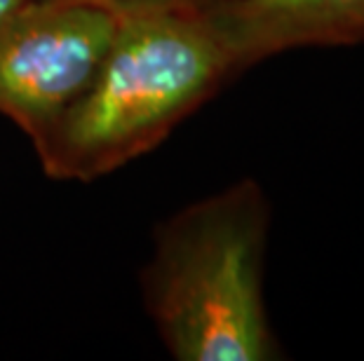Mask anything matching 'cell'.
<instances>
[{"label": "cell", "mask_w": 364, "mask_h": 361, "mask_svg": "<svg viewBox=\"0 0 364 361\" xmlns=\"http://www.w3.org/2000/svg\"><path fill=\"white\" fill-rule=\"evenodd\" d=\"M205 10L127 12L90 87L33 148L50 179L95 181L162 143L233 78Z\"/></svg>", "instance_id": "1"}, {"label": "cell", "mask_w": 364, "mask_h": 361, "mask_svg": "<svg viewBox=\"0 0 364 361\" xmlns=\"http://www.w3.org/2000/svg\"><path fill=\"white\" fill-rule=\"evenodd\" d=\"M270 202L240 179L156 228L141 272L146 312L176 361L282 357L266 305Z\"/></svg>", "instance_id": "2"}, {"label": "cell", "mask_w": 364, "mask_h": 361, "mask_svg": "<svg viewBox=\"0 0 364 361\" xmlns=\"http://www.w3.org/2000/svg\"><path fill=\"white\" fill-rule=\"evenodd\" d=\"M127 12L108 0H31L0 30V115L36 143L102 66Z\"/></svg>", "instance_id": "3"}, {"label": "cell", "mask_w": 364, "mask_h": 361, "mask_svg": "<svg viewBox=\"0 0 364 361\" xmlns=\"http://www.w3.org/2000/svg\"><path fill=\"white\" fill-rule=\"evenodd\" d=\"M205 14L237 71L291 50L364 45V0H216Z\"/></svg>", "instance_id": "4"}, {"label": "cell", "mask_w": 364, "mask_h": 361, "mask_svg": "<svg viewBox=\"0 0 364 361\" xmlns=\"http://www.w3.org/2000/svg\"><path fill=\"white\" fill-rule=\"evenodd\" d=\"M122 12H146V10H205L216 0H108Z\"/></svg>", "instance_id": "5"}, {"label": "cell", "mask_w": 364, "mask_h": 361, "mask_svg": "<svg viewBox=\"0 0 364 361\" xmlns=\"http://www.w3.org/2000/svg\"><path fill=\"white\" fill-rule=\"evenodd\" d=\"M31 0H0V30L12 21V17L17 14L21 7L28 5Z\"/></svg>", "instance_id": "6"}]
</instances>
